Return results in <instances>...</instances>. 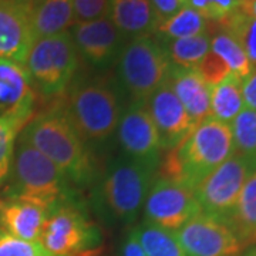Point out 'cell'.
Wrapping results in <instances>:
<instances>
[{"label": "cell", "instance_id": "6da1fadb", "mask_svg": "<svg viewBox=\"0 0 256 256\" xmlns=\"http://www.w3.org/2000/svg\"><path fill=\"white\" fill-rule=\"evenodd\" d=\"M235 154L229 124L208 117L181 144L168 150L161 164L164 180L195 188L229 156Z\"/></svg>", "mask_w": 256, "mask_h": 256}, {"label": "cell", "instance_id": "7a4b0ae2", "mask_svg": "<svg viewBox=\"0 0 256 256\" xmlns=\"http://www.w3.org/2000/svg\"><path fill=\"white\" fill-rule=\"evenodd\" d=\"M20 140L47 156L67 180L82 185L92 176L88 152L62 111H47L30 120Z\"/></svg>", "mask_w": 256, "mask_h": 256}, {"label": "cell", "instance_id": "3957f363", "mask_svg": "<svg viewBox=\"0 0 256 256\" xmlns=\"http://www.w3.org/2000/svg\"><path fill=\"white\" fill-rule=\"evenodd\" d=\"M12 161L8 198L34 202L48 210L68 200L67 176L36 148L20 140Z\"/></svg>", "mask_w": 256, "mask_h": 256}, {"label": "cell", "instance_id": "277c9868", "mask_svg": "<svg viewBox=\"0 0 256 256\" xmlns=\"http://www.w3.org/2000/svg\"><path fill=\"white\" fill-rule=\"evenodd\" d=\"M154 172L156 165L131 158L117 161L100 186L102 206L120 222H134L152 186Z\"/></svg>", "mask_w": 256, "mask_h": 256}, {"label": "cell", "instance_id": "5b68a950", "mask_svg": "<svg viewBox=\"0 0 256 256\" xmlns=\"http://www.w3.org/2000/svg\"><path fill=\"white\" fill-rule=\"evenodd\" d=\"M34 88L43 97L62 94L77 70V48L68 32L36 38L24 62Z\"/></svg>", "mask_w": 256, "mask_h": 256}, {"label": "cell", "instance_id": "8992f818", "mask_svg": "<svg viewBox=\"0 0 256 256\" xmlns=\"http://www.w3.org/2000/svg\"><path fill=\"white\" fill-rule=\"evenodd\" d=\"M64 116L80 138L101 142L116 131L121 110L116 94L108 86L90 82L74 90Z\"/></svg>", "mask_w": 256, "mask_h": 256}, {"label": "cell", "instance_id": "52a82bcc", "mask_svg": "<svg viewBox=\"0 0 256 256\" xmlns=\"http://www.w3.org/2000/svg\"><path fill=\"white\" fill-rule=\"evenodd\" d=\"M170 60L161 44L150 36L134 37L120 54V78L134 98L146 104L166 80Z\"/></svg>", "mask_w": 256, "mask_h": 256}, {"label": "cell", "instance_id": "ba28073f", "mask_svg": "<svg viewBox=\"0 0 256 256\" xmlns=\"http://www.w3.org/2000/svg\"><path fill=\"white\" fill-rule=\"evenodd\" d=\"M38 242L50 256H92L100 238L80 206L67 200L50 210Z\"/></svg>", "mask_w": 256, "mask_h": 256}, {"label": "cell", "instance_id": "9c48e42d", "mask_svg": "<svg viewBox=\"0 0 256 256\" xmlns=\"http://www.w3.org/2000/svg\"><path fill=\"white\" fill-rule=\"evenodd\" d=\"M255 172L256 158L239 152L229 156L194 191L202 212L228 224L239 194Z\"/></svg>", "mask_w": 256, "mask_h": 256}, {"label": "cell", "instance_id": "30bf717a", "mask_svg": "<svg viewBox=\"0 0 256 256\" xmlns=\"http://www.w3.org/2000/svg\"><path fill=\"white\" fill-rule=\"evenodd\" d=\"M186 256H239L245 244L226 222L198 214L174 232Z\"/></svg>", "mask_w": 256, "mask_h": 256}, {"label": "cell", "instance_id": "8fae6325", "mask_svg": "<svg viewBox=\"0 0 256 256\" xmlns=\"http://www.w3.org/2000/svg\"><path fill=\"white\" fill-rule=\"evenodd\" d=\"M146 222L175 232L201 214V206L195 194L188 186L168 180H158L146 195Z\"/></svg>", "mask_w": 256, "mask_h": 256}, {"label": "cell", "instance_id": "7c38bea8", "mask_svg": "<svg viewBox=\"0 0 256 256\" xmlns=\"http://www.w3.org/2000/svg\"><path fill=\"white\" fill-rule=\"evenodd\" d=\"M34 84L26 66L0 58V118L13 121L20 130L33 117Z\"/></svg>", "mask_w": 256, "mask_h": 256}, {"label": "cell", "instance_id": "4fadbf2b", "mask_svg": "<svg viewBox=\"0 0 256 256\" xmlns=\"http://www.w3.org/2000/svg\"><path fill=\"white\" fill-rule=\"evenodd\" d=\"M117 130L120 146L128 158L156 166L162 146L146 104L134 102L120 117Z\"/></svg>", "mask_w": 256, "mask_h": 256}, {"label": "cell", "instance_id": "5bb4252c", "mask_svg": "<svg viewBox=\"0 0 256 256\" xmlns=\"http://www.w3.org/2000/svg\"><path fill=\"white\" fill-rule=\"evenodd\" d=\"M146 107L158 130L162 150L175 148L196 127L166 82L150 96Z\"/></svg>", "mask_w": 256, "mask_h": 256}, {"label": "cell", "instance_id": "9a60e30c", "mask_svg": "<svg viewBox=\"0 0 256 256\" xmlns=\"http://www.w3.org/2000/svg\"><path fill=\"white\" fill-rule=\"evenodd\" d=\"M72 37L82 57L96 66L110 63L121 43V32L107 16L74 23Z\"/></svg>", "mask_w": 256, "mask_h": 256}, {"label": "cell", "instance_id": "2e32d148", "mask_svg": "<svg viewBox=\"0 0 256 256\" xmlns=\"http://www.w3.org/2000/svg\"><path fill=\"white\" fill-rule=\"evenodd\" d=\"M165 82L174 92L195 126L210 117V87L196 68L170 63Z\"/></svg>", "mask_w": 256, "mask_h": 256}, {"label": "cell", "instance_id": "e0dca14e", "mask_svg": "<svg viewBox=\"0 0 256 256\" xmlns=\"http://www.w3.org/2000/svg\"><path fill=\"white\" fill-rule=\"evenodd\" d=\"M34 40L30 9L0 3V58L24 64Z\"/></svg>", "mask_w": 256, "mask_h": 256}, {"label": "cell", "instance_id": "ac0fdd59", "mask_svg": "<svg viewBox=\"0 0 256 256\" xmlns=\"http://www.w3.org/2000/svg\"><path fill=\"white\" fill-rule=\"evenodd\" d=\"M48 212L44 206L26 200H0V229L18 239L38 242Z\"/></svg>", "mask_w": 256, "mask_h": 256}, {"label": "cell", "instance_id": "d6986e66", "mask_svg": "<svg viewBox=\"0 0 256 256\" xmlns=\"http://www.w3.org/2000/svg\"><path fill=\"white\" fill-rule=\"evenodd\" d=\"M108 14L121 34L148 36L158 26L150 0H110Z\"/></svg>", "mask_w": 256, "mask_h": 256}, {"label": "cell", "instance_id": "ffe728a7", "mask_svg": "<svg viewBox=\"0 0 256 256\" xmlns=\"http://www.w3.org/2000/svg\"><path fill=\"white\" fill-rule=\"evenodd\" d=\"M30 20L36 38L67 32L74 23L73 0H37L30 9Z\"/></svg>", "mask_w": 256, "mask_h": 256}, {"label": "cell", "instance_id": "44dd1931", "mask_svg": "<svg viewBox=\"0 0 256 256\" xmlns=\"http://www.w3.org/2000/svg\"><path fill=\"white\" fill-rule=\"evenodd\" d=\"M242 78L230 73L220 84L210 87V117L225 124L232 122L244 110Z\"/></svg>", "mask_w": 256, "mask_h": 256}, {"label": "cell", "instance_id": "7402d4cb", "mask_svg": "<svg viewBox=\"0 0 256 256\" xmlns=\"http://www.w3.org/2000/svg\"><path fill=\"white\" fill-rule=\"evenodd\" d=\"M228 225L236 232L245 246L256 240V172L244 185Z\"/></svg>", "mask_w": 256, "mask_h": 256}, {"label": "cell", "instance_id": "603a6c76", "mask_svg": "<svg viewBox=\"0 0 256 256\" xmlns=\"http://www.w3.org/2000/svg\"><path fill=\"white\" fill-rule=\"evenodd\" d=\"M160 44L164 48L170 63L188 68H196L202 58L210 52V33H204L185 38L161 40Z\"/></svg>", "mask_w": 256, "mask_h": 256}, {"label": "cell", "instance_id": "cb8c5ba5", "mask_svg": "<svg viewBox=\"0 0 256 256\" xmlns=\"http://www.w3.org/2000/svg\"><path fill=\"white\" fill-rule=\"evenodd\" d=\"M208 18H204L200 12L194 10L190 6H185L180 12H176L174 16L160 23L156 30L161 40H172L204 34L208 33Z\"/></svg>", "mask_w": 256, "mask_h": 256}, {"label": "cell", "instance_id": "d4e9b609", "mask_svg": "<svg viewBox=\"0 0 256 256\" xmlns=\"http://www.w3.org/2000/svg\"><path fill=\"white\" fill-rule=\"evenodd\" d=\"M140 245L146 256H186L174 232L151 222L134 229Z\"/></svg>", "mask_w": 256, "mask_h": 256}, {"label": "cell", "instance_id": "484cf974", "mask_svg": "<svg viewBox=\"0 0 256 256\" xmlns=\"http://www.w3.org/2000/svg\"><path fill=\"white\" fill-rule=\"evenodd\" d=\"M210 52L220 56L226 63L230 73L236 74L242 80L254 72V66L249 62L244 48L226 32H218L210 38Z\"/></svg>", "mask_w": 256, "mask_h": 256}, {"label": "cell", "instance_id": "4316f807", "mask_svg": "<svg viewBox=\"0 0 256 256\" xmlns=\"http://www.w3.org/2000/svg\"><path fill=\"white\" fill-rule=\"evenodd\" d=\"M222 32H226L239 43L249 62L256 67V18H249L239 9L218 22Z\"/></svg>", "mask_w": 256, "mask_h": 256}, {"label": "cell", "instance_id": "83f0119b", "mask_svg": "<svg viewBox=\"0 0 256 256\" xmlns=\"http://www.w3.org/2000/svg\"><path fill=\"white\" fill-rule=\"evenodd\" d=\"M235 152L256 158V111L244 108L232 121Z\"/></svg>", "mask_w": 256, "mask_h": 256}, {"label": "cell", "instance_id": "f1b7e54d", "mask_svg": "<svg viewBox=\"0 0 256 256\" xmlns=\"http://www.w3.org/2000/svg\"><path fill=\"white\" fill-rule=\"evenodd\" d=\"M20 128L10 120L0 118V185L9 176L14 141Z\"/></svg>", "mask_w": 256, "mask_h": 256}, {"label": "cell", "instance_id": "f546056e", "mask_svg": "<svg viewBox=\"0 0 256 256\" xmlns=\"http://www.w3.org/2000/svg\"><path fill=\"white\" fill-rule=\"evenodd\" d=\"M0 256H50L40 242H28L0 230Z\"/></svg>", "mask_w": 256, "mask_h": 256}, {"label": "cell", "instance_id": "4dcf8cb0", "mask_svg": "<svg viewBox=\"0 0 256 256\" xmlns=\"http://www.w3.org/2000/svg\"><path fill=\"white\" fill-rule=\"evenodd\" d=\"M196 70L200 72L202 78L205 80V82L210 87H214V86L220 84V82H224L230 74V70H229L226 63L220 58V56L215 54L214 52H210L208 54L202 58L200 66L196 67Z\"/></svg>", "mask_w": 256, "mask_h": 256}, {"label": "cell", "instance_id": "1f68e13d", "mask_svg": "<svg viewBox=\"0 0 256 256\" xmlns=\"http://www.w3.org/2000/svg\"><path fill=\"white\" fill-rule=\"evenodd\" d=\"M74 23L106 18L110 12V0H73Z\"/></svg>", "mask_w": 256, "mask_h": 256}, {"label": "cell", "instance_id": "d6a6232c", "mask_svg": "<svg viewBox=\"0 0 256 256\" xmlns=\"http://www.w3.org/2000/svg\"><path fill=\"white\" fill-rule=\"evenodd\" d=\"M156 16L158 24L165 22L166 18L174 16L176 12L188 6L186 0H150Z\"/></svg>", "mask_w": 256, "mask_h": 256}, {"label": "cell", "instance_id": "836d02e7", "mask_svg": "<svg viewBox=\"0 0 256 256\" xmlns=\"http://www.w3.org/2000/svg\"><path fill=\"white\" fill-rule=\"evenodd\" d=\"M240 0H210V20L220 22L234 10L238 9Z\"/></svg>", "mask_w": 256, "mask_h": 256}, {"label": "cell", "instance_id": "e575fe53", "mask_svg": "<svg viewBox=\"0 0 256 256\" xmlns=\"http://www.w3.org/2000/svg\"><path fill=\"white\" fill-rule=\"evenodd\" d=\"M242 97L246 108L256 111V70L242 82Z\"/></svg>", "mask_w": 256, "mask_h": 256}, {"label": "cell", "instance_id": "d590c367", "mask_svg": "<svg viewBox=\"0 0 256 256\" xmlns=\"http://www.w3.org/2000/svg\"><path fill=\"white\" fill-rule=\"evenodd\" d=\"M122 256H146V252L142 250V248L138 242L137 236L132 232H130V235L127 239L124 240V245H122Z\"/></svg>", "mask_w": 256, "mask_h": 256}, {"label": "cell", "instance_id": "8d00e7d4", "mask_svg": "<svg viewBox=\"0 0 256 256\" xmlns=\"http://www.w3.org/2000/svg\"><path fill=\"white\" fill-rule=\"evenodd\" d=\"M186 3H188L190 8L196 10V12H200L204 18H206L210 20V0H186Z\"/></svg>", "mask_w": 256, "mask_h": 256}, {"label": "cell", "instance_id": "74e56055", "mask_svg": "<svg viewBox=\"0 0 256 256\" xmlns=\"http://www.w3.org/2000/svg\"><path fill=\"white\" fill-rule=\"evenodd\" d=\"M238 9L249 18H256V0H240Z\"/></svg>", "mask_w": 256, "mask_h": 256}, {"label": "cell", "instance_id": "f35d334b", "mask_svg": "<svg viewBox=\"0 0 256 256\" xmlns=\"http://www.w3.org/2000/svg\"><path fill=\"white\" fill-rule=\"evenodd\" d=\"M36 2L37 0H0V3L16 6V8H24V9H32Z\"/></svg>", "mask_w": 256, "mask_h": 256}, {"label": "cell", "instance_id": "ab89813d", "mask_svg": "<svg viewBox=\"0 0 256 256\" xmlns=\"http://www.w3.org/2000/svg\"><path fill=\"white\" fill-rule=\"evenodd\" d=\"M254 245H255V246L252 248V249H250V250L248 252L246 256H256V240L254 242Z\"/></svg>", "mask_w": 256, "mask_h": 256}]
</instances>
